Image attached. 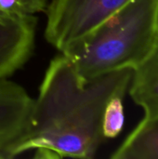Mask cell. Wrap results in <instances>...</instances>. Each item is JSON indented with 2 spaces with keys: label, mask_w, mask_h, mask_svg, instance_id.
<instances>
[{
  "label": "cell",
  "mask_w": 158,
  "mask_h": 159,
  "mask_svg": "<svg viewBox=\"0 0 158 159\" xmlns=\"http://www.w3.org/2000/svg\"><path fill=\"white\" fill-rule=\"evenodd\" d=\"M130 1L51 0L46 9L45 38L60 53L68 55Z\"/></svg>",
  "instance_id": "cell-3"
},
{
  "label": "cell",
  "mask_w": 158,
  "mask_h": 159,
  "mask_svg": "<svg viewBox=\"0 0 158 159\" xmlns=\"http://www.w3.org/2000/svg\"><path fill=\"white\" fill-rule=\"evenodd\" d=\"M35 16L0 20V79L7 78L31 58L35 40Z\"/></svg>",
  "instance_id": "cell-5"
},
{
  "label": "cell",
  "mask_w": 158,
  "mask_h": 159,
  "mask_svg": "<svg viewBox=\"0 0 158 159\" xmlns=\"http://www.w3.org/2000/svg\"><path fill=\"white\" fill-rule=\"evenodd\" d=\"M3 18H5V17H3V16H1V15H0V20H1V19H3Z\"/></svg>",
  "instance_id": "cell-10"
},
{
  "label": "cell",
  "mask_w": 158,
  "mask_h": 159,
  "mask_svg": "<svg viewBox=\"0 0 158 159\" xmlns=\"http://www.w3.org/2000/svg\"><path fill=\"white\" fill-rule=\"evenodd\" d=\"M158 39V0H131L100 25L74 51L65 55L87 82L139 65Z\"/></svg>",
  "instance_id": "cell-2"
},
{
  "label": "cell",
  "mask_w": 158,
  "mask_h": 159,
  "mask_svg": "<svg viewBox=\"0 0 158 159\" xmlns=\"http://www.w3.org/2000/svg\"><path fill=\"white\" fill-rule=\"evenodd\" d=\"M34 100L20 85L0 79V159L19 156L33 123Z\"/></svg>",
  "instance_id": "cell-4"
},
{
  "label": "cell",
  "mask_w": 158,
  "mask_h": 159,
  "mask_svg": "<svg viewBox=\"0 0 158 159\" xmlns=\"http://www.w3.org/2000/svg\"><path fill=\"white\" fill-rule=\"evenodd\" d=\"M129 91L144 110L142 120L158 117V39L145 59L132 69Z\"/></svg>",
  "instance_id": "cell-6"
},
{
  "label": "cell",
  "mask_w": 158,
  "mask_h": 159,
  "mask_svg": "<svg viewBox=\"0 0 158 159\" xmlns=\"http://www.w3.org/2000/svg\"><path fill=\"white\" fill-rule=\"evenodd\" d=\"M47 0H0V15L3 17L34 16L47 9Z\"/></svg>",
  "instance_id": "cell-9"
},
{
  "label": "cell",
  "mask_w": 158,
  "mask_h": 159,
  "mask_svg": "<svg viewBox=\"0 0 158 159\" xmlns=\"http://www.w3.org/2000/svg\"><path fill=\"white\" fill-rule=\"evenodd\" d=\"M124 96H115L107 103L102 117V133L105 139H114L121 132L125 116L123 106Z\"/></svg>",
  "instance_id": "cell-8"
},
{
  "label": "cell",
  "mask_w": 158,
  "mask_h": 159,
  "mask_svg": "<svg viewBox=\"0 0 158 159\" xmlns=\"http://www.w3.org/2000/svg\"><path fill=\"white\" fill-rule=\"evenodd\" d=\"M111 157L158 159V117L142 120Z\"/></svg>",
  "instance_id": "cell-7"
},
{
  "label": "cell",
  "mask_w": 158,
  "mask_h": 159,
  "mask_svg": "<svg viewBox=\"0 0 158 159\" xmlns=\"http://www.w3.org/2000/svg\"><path fill=\"white\" fill-rule=\"evenodd\" d=\"M132 72L125 68L83 82L68 57L62 53L54 57L34 100L32 129L19 156L45 149L58 158H93L106 140L102 133L105 107L114 97H125Z\"/></svg>",
  "instance_id": "cell-1"
}]
</instances>
